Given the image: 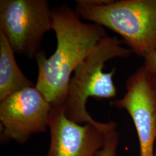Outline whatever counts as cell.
<instances>
[{
  "label": "cell",
  "instance_id": "5b68a950",
  "mask_svg": "<svg viewBox=\"0 0 156 156\" xmlns=\"http://www.w3.org/2000/svg\"><path fill=\"white\" fill-rule=\"evenodd\" d=\"M51 105L35 86L9 95L0 103L1 141L26 144L48 127Z\"/></svg>",
  "mask_w": 156,
  "mask_h": 156
},
{
  "label": "cell",
  "instance_id": "3957f363",
  "mask_svg": "<svg viewBox=\"0 0 156 156\" xmlns=\"http://www.w3.org/2000/svg\"><path fill=\"white\" fill-rule=\"evenodd\" d=\"M132 50L122 46L116 37L104 38L74 71L71 79L65 101L62 104L66 117L79 124H85L93 118L87 111L89 97L109 99L115 97L117 90L113 81L116 72L104 73L105 62L116 57L126 58Z\"/></svg>",
  "mask_w": 156,
  "mask_h": 156
},
{
  "label": "cell",
  "instance_id": "52a82bcc",
  "mask_svg": "<svg viewBox=\"0 0 156 156\" xmlns=\"http://www.w3.org/2000/svg\"><path fill=\"white\" fill-rule=\"evenodd\" d=\"M116 126L114 122L100 123L94 119L79 124L66 117L62 105L51 106L48 124L50 145L45 156H97L106 134Z\"/></svg>",
  "mask_w": 156,
  "mask_h": 156
},
{
  "label": "cell",
  "instance_id": "7a4b0ae2",
  "mask_svg": "<svg viewBox=\"0 0 156 156\" xmlns=\"http://www.w3.org/2000/svg\"><path fill=\"white\" fill-rule=\"evenodd\" d=\"M75 9L84 20L120 35L138 56L156 50V0H77Z\"/></svg>",
  "mask_w": 156,
  "mask_h": 156
},
{
  "label": "cell",
  "instance_id": "277c9868",
  "mask_svg": "<svg viewBox=\"0 0 156 156\" xmlns=\"http://www.w3.org/2000/svg\"><path fill=\"white\" fill-rule=\"evenodd\" d=\"M51 29L52 9L48 1H0V31L15 53L35 59L45 34Z\"/></svg>",
  "mask_w": 156,
  "mask_h": 156
},
{
  "label": "cell",
  "instance_id": "8992f818",
  "mask_svg": "<svg viewBox=\"0 0 156 156\" xmlns=\"http://www.w3.org/2000/svg\"><path fill=\"white\" fill-rule=\"evenodd\" d=\"M126 93L111 104L126 110L137 131L140 156H155L156 75L144 66L128 78Z\"/></svg>",
  "mask_w": 156,
  "mask_h": 156
},
{
  "label": "cell",
  "instance_id": "ba28073f",
  "mask_svg": "<svg viewBox=\"0 0 156 156\" xmlns=\"http://www.w3.org/2000/svg\"><path fill=\"white\" fill-rule=\"evenodd\" d=\"M13 50L4 34L0 31V102L34 84L18 66Z\"/></svg>",
  "mask_w": 156,
  "mask_h": 156
},
{
  "label": "cell",
  "instance_id": "6da1fadb",
  "mask_svg": "<svg viewBox=\"0 0 156 156\" xmlns=\"http://www.w3.org/2000/svg\"><path fill=\"white\" fill-rule=\"evenodd\" d=\"M52 29L56 49L49 58L42 50L36 56L35 87L51 106H56L65 101L72 73L107 35L104 27L83 22L75 9L66 4L52 9Z\"/></svg>",
  "mask_w": 156,
  "mask_h": 156
},
{
  "label": "cell",
  "instance_id": "9c48e42d",
  "mask_svg": "<svg viewBox=\"0 0 156 156\" xmlns=\"http://www.w3.org/2000/svg\"><path fill=\"white\" fill-rule=\"evenodd\" d=\"M116 127L112 128L108 132L104 146L97 156H117L119 133L116 129Z\"/></svg>",
  "mask_w": 156,
  "mask_h": 156
},
{
  "label": "cell",
  "instance_id": "8fae6325",
  "mask_svg": "<svg viewBox=\"0 0 156 156\" xmlns=\"http://www.w3.org/2000/svg\"><path fill=\"white\" fill-rule=\"evenodd\" d=\"M155 156H156V149L155 150Z\"/></svg>",
  "mask_w": 156,
  "mask_h": 156
},
{
  "label": "cell",
  "instance_id": "30bf717a",
  "mask_svg": "<svg viewBox=\"0 0 156 156\" xmlns=\"http://www.w3.org/2000/svg\"><path fill=\"white\" fill-rule=\"evenodd\" d=\"M144 58V66L156 75V50L145 56Z\"/></svg>",
  "mask_w": 156,
  "mask_h": 156
}]
</instances>
